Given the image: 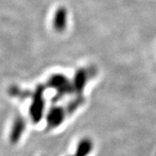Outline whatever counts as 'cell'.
<instances>
[{
	"instance_id": "obj_1",
	"label": "cell",
	"mask_w": 156,
	"mask_h": 156,
	"mask_svg": "<svg viewBox=\"0 0 156 156\" xmlns=\"http://www.w3.org/2000/svg\"><path fill=\"white\" fill-rule=\"evenodd\" d=\"M48 85L50 88L56 89L57 94L60 95L69 94L74 91L73 85L70 81L62 74H56L51 76L48 80Z\"/></svg>"
},
{
	"instance_id": "obj_2",
	"label": "cell",
	"mask_w": 156,
	"mask_h": 156,
	"mask_svg": "<svg viewBox=\"0 0 156 156\" xmlns=\"http://www.w3.org/2000/svg\"><path fill=\"white\" fill-rule=\"evenodd\" d=\"M44 88L43 86H38L36 89L33 96V101L30 107V112L32 115V119L35 121H37L40 119L41 114L44 110Z\"/></svg>"
},
{
	"instance_id": "obj_3",
	"label": "cell",
	"mask_w": 156,
	"mask_h": 156,
	"mask_svg": "<svg viewBox=\"0 0 156 156\" xmlns=\"http://www.w3.org/2000/svg\"><path fill=\"white\" fill-rule=\"evenodd\" d=\"M91 70L92 69L89 70V69H85V68L77 69L73 79L72 85L74 91H76L78 94L83 93L84 88L87 84V82L89 80Z\"/></svg>"
},
{
	"instance_id": "obj_4",
	"label": "cell",
	"mask_w": 156,
	"mask_h": 156,
	"mask_svg": "<svg viewBox=\"0 0 156 156\" xmlns=\"http://www.w3.org/2000/svg\"><path fill=\"white\" fill-rule=\"evenodd\" d=\"M68 12L65 7H59L55 12L53 17V28L57 32H62L67 27Z\"/></svg>"
},
{
	"instance_id": "obj_5",
	"label": "cell",
	"mask_w": 156,
	"mask_h": 156,
	"mask_svg": "<svg viewBox=\"0 0 156 156\" xmlns=\"http://www.w3.org/2000/svg\"><path fill=\"white\" fill-rule=\"evenodd\" d=\"M65 118V113L61 107H53L50 108L47 115L48 126L51 128H56L63 122Z\"/></svg>"
},
{
	"instance_id": "obj_6",
	"label": "cell",
	"mask_w": 156,
	"mask_h": 156,
	"mask_svg": "<svg viewBox=\"0 0 156 156\" xmlns=\"http://www.w3.org/2000/svg\"><path fill=\"white\" fill-rule=\"evenodd\" d=\"M94 144L89 138H83L78 142L75 156H88L93 150Z\"/></svg>"
}]
</instances>
